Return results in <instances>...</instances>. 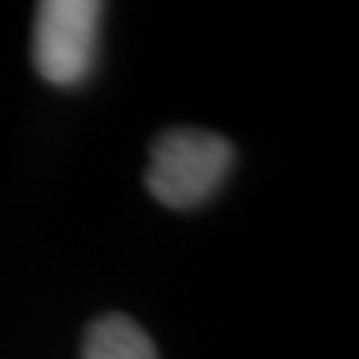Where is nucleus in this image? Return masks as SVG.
I'll return each instance as SVG.
<instances>
[{"label":"nucleus","mask_w":359,"mask_h":359,"mask_svg":"<svg viewBox=\"0 0 359 359\" xmlns=\"http://www.w3.org/2000/svg\"><path fill=\"white\" fill-rule=\"evenodd\" d=\"M233 165V147L216 132L168 129L153 141L147 189L159 204L189 210L210 201Z\"/></svg>","instance_id":"f257e3e1"},{"label":"nucleus","mask_w":359,"mask_h":359,"mask_svg":"<svg viewBox=\"0 0 359 359\" xmlns=\"http://www.w3.org/2000/svg\"><path fill=\"white\" fill-rule=\"evenodd\" d=\"M102 4L96 0H45L33 25V63L48 84L72 87L93 69Z\"/></svg>","instance_id":"f03ea898"},{"label":"nucleus","mask_w":359,"mask_h":359,"mask_svg":"<svg viewBox=\"0 0 359 359\" xmlns=\"http://www.w3.org/2000/svg\"><path fill=\"white\" fill-rule=\"evenodd\" d=\"M81 359H159L150 335L132 318L108 314L99 318L84 335Z\"/></svg>","instance_id":"7ed1b4c3"}]
</instances>
